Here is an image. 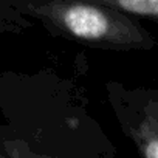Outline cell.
Here are the masks:
<instances>
[{
  "label": "cell",
  "mask_w": 158,
  "mask_h": 158,
  "mask_svg": "<svg viewBox=\"0 0 158 158\" xmlns=\"http://www.w3.org/2000/svg\"><path fill=\"white\" fill-rule=\"evenodd\" d=\"M62 36L96 48L152 50L158 39L133 16L92 0H50L27 10Z\"/></svg>",
  "instance_id": "obj_1"
},
{
  "label": "cell",
  "mask_w": 158,
  "mask_h": 158,
  "mask_svg": "<svg viewBox=\"0 0 158 158\" xmlns=\"http://www.w3.org/2000/svg\"><path fill=\"white\" fill-rule=\"evenodd\" d=\"M127 136L144 158H158V90L143 93L126 124Z\"/></svg>",
  "instance_id": "obj_2"
},
{
  "label": "cell",
  "mask_w": 158,
  "mask_h": 158,
  "mask_svg": "<svg viewBox=\"0 0 158 158\" xmlns=\"http://www.w3.org/2000/svg\"><path fill=\"white\" fill-rule=\"evenodd\" d=\"M92 2L104 3L130 16L150 19L158 23V0H92Z\"/></svg>",
  "instance_id": "obj_3"
}]
</instances>
